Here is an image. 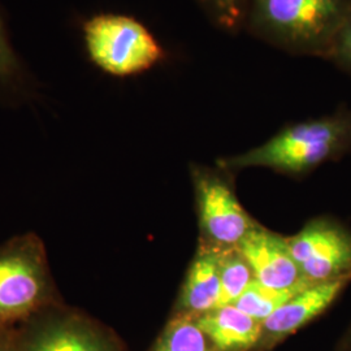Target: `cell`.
Listing matches in <instances>:
<instances>
[{
    "mask_svg": "<svg viewBox=\"0 0 351 351\" xmlns=\"http://www.w3.org/2000/svg\"><path fill=\"white\" fill-rule=\"evenodd\" d=\"M350 285L351 277H343L313 284L295 293L262 323V336L255 351L271 350L281 341L326 314Z\"/></svg>",
    "mask_w": 351,
    "mask_h": 351,
    "instance_id": "obj_8",
    "label": "cell"
},
{
    "mask_svg": "<svg viewBox=\"0 0 351 351\" xmlns=\"http://www.w3.org/2000/svg\"><path fill=\"white\" fill-rule=\"evenodd\" d=\"M88 60L106 75L129 78L163 63L167 50L136 17L123 13H97L82 24Z\"/></svg>",
    "mask_w": 351,
    "mask_h": 351,
    "instance_id": "obj_4",
    "label": "cell"
},
{
    "mask_svg": "<svg viewBox=\"0 0 351 351\" xmlns=\"http://www.w3.org/2000/svg\"><path fill=\"white\" fill-rule=\"evenodd\" d=\"M197 323L216 351H252L262 336V323L234 304L197 316Z\"/></svg>",
    "mask_w": 351,
    "mask_h": 351,
    "instance_id": "obj_11",
    "label": "cell"
},
{
    "mask_svg": "<svg viewBox=\"0 0 351 351\" xmlns=\"http://www.w3.org/2000/svg\"><path fill=\"white\" fill-rule=\"evenodd\" d=\"M0 351H20L17 326H0Z\"/></svg>",
    "mask_w": 351,
    "mask_h": 351,
    "instance_id": "obj_18",
    "label": "cell"
},
{
    "mask_svg": "<svg viewBox=\"0 0 351 351\" xmlns=\"http://www.w3.org/2000/svg\"><path fill=\"white\" fill-rule=\"evenodd\" d=\"M351 0H249L245 30L278 50L326 59Z\"/></svg>",
    "mask_w": 351,
    "mask_h": 351,
    "instance_id": "obj_2",
    "label": "cell"
},
{
    "mask_svg": "<svg viewBox=\"0 0 351 351\" xmlns=\"http://www.w3.org/2000/svg\"><path fill=\"white\" fill-rule=\"evenodd\" d=\"M326 60L351 75V11L335 38Z\"/></svg>",
    "mask_w": 351,
    "mask_h": 351,
    "instance_id": "obj_17",
    "label": "cell"
},
{
    "mask_svg": "<svg viewBox=\"0 0 351 351\" xmlns=\"http://www.w3.org/2000/svg\"><path fill=\"white\" fill-rule=\"evenodd\" d=\"M351 154V108L291 123L271 138L249 150L216 159L215 163L239 173L263 168L277 175L301 180L322 165L339 162Z\"/></svg>",
    "mask_w": 351,
    "mask_h": 351,
    "instance_id": "obj_1",
    "label": "cell"
},
{
    "mask_svg": "<svg viewBox=\"0 0 351 351\" xmlns=\"http://www.w3.org/2000/svg\"><path fill=\"white\" fill-rule=\"evenodd\" d=\"M304 288L306 287L280 290L264 287L254 280L250 287L246 289V291L234 303V306H237L241 311L249 315L252 319L263 323L278 307H281L295 293Z\"/></svg>",
    "mask_w": 351,
    "mask_h": 351,
    "instance_id": "obj_15",
    "label": "cell"
},
{
    "mask_svg": "<svg viewBox=\"0 0 351 351\" xmlns=\"http://www.w3.org/2000/svg\"><path fill=\"white\" fill-rule=\"evenodd\" d=\"M337 351H351V326H349L348 332L345 333L342 341L339 342V350Z\"/></svg>",
    "mask_w": 351,
    "mask_h": 351,
    "instance_id": "obj_19",
    "label": "cell"
},
{
    "mask_svg": "<svg viewBox=\"0 0 351 351\" xmlns=\"http://www.w3.org/2000/svg\"><path fill=\"white\" fill-rule=\"evenodd\" d=\"M189 172L198 219V242L221 251L239 247L259 221L237 197V175L216 163H191Z\"/></svg>",
    "mask_w": 351,
    "mask_h": 351,
    "instance_id": "obj_5",
    "label": "cell"
},
{
    "mask_svg": "<svg viewBox=\"0 0 351 351\" xmlns=\"http://www.w3.org/2000/svg\"><path fill=\"white\" fill-rule=\"evenodd\" d=\"M217 30L237 36L245 30L249 0H193Z\"/></svg>",
    "mask_w": 351,
    "mask_h": 351,
    "instance_id": "obj_16",
    "label": "cell"
},
{
    "mask_svg": "<svg viewBox=\"0 0 351 351\" xmlns=\"http://www.w3.org/2000/svg\"><path fill=\"white\" fill-rule=\"evenodd\" d=\"M63 302L42 239L26 232L0 245V326H16Z\"/></svg>",
    "mask_w": 351,
    "mask_h": 351,
    "instance_id": "obj_3",
    "label": "cell"
},
{
    "mask_svg": "<svg viewBox=\"0 0 351 351\" xmlns=\"http://www.w3.org/2000/svg\"><path fill=\"white\" fill-rule=\"evenodd\" d=\"M221 252L198 242L197 251L178 289L172 315L199 316L219 307Z\"/></svg>",
    "mask_w": 351,
    "mask_h": 351,
    "instance_id": "obj_10",
    "label": "cell"
},
{
    "mask_svg": "<svg viewBox=\"0 0 351 351\" xmlns=\"http://www.w3.org/2000/svg\"><path fill=\"white\" fill-rule=\"evenodd\" d=\"M39 82L13 45L0 7V103L23 106L39 98Z\"/></svg>",
    "mask_w": 351,
    "mask_h": 351,
    "instance_id": "obj_12",
    "label": "cell"
},
{
    "mask_svg": "<svg viewBox=\"0 0 351 351\" xmlns=\"http://www.w3.org/2000/svg\"><path fill=\"white\" fill-rule=\"evenodd\" d=\"M150 351H216L197 316L172 315Z\"/></svg>",
    "mask_w": 351,
    "mask_h": 351,
    "instance_id": "obj_13",
    "label": "cell"
},
{
    "mask_svg": "<svg viewBox=\"0 0 351 351\" xmlns=\"http://www.w3.org/2000/svg\"><path fill=\"white\" fill-rule=\"evenodd\" d=\"M20 351H123L110 329L63 302L17 326Z\"/></svg>",
    "mask_w": 351,
    "mask_h": 351,
    "instance_id": "obj_6",
    "label": "cell"
},
{
    "mask_svg": "<svg viewBox=\"0 0 351 351\" xmlns=\"http://www.w3.org/2000/svg\"><path fill=\"white\" fill-rule=\"evenodd\" d=\"M237 249L250 265L255 281L264 287L285 290L313 285L303 277L295 263L289 247L288 237L261 223Z\"/></svg>",
    "mask_w": 351,
    "mask_h": 351,
    "instance_id": "obj_9",
    "label": "cell"
},
{
    "mask_svg": "<svg viewBox=\"0 0 351 351\" xmlns=\"http://www.w3.org/2000/svg\"><path fill=\"white\" fill-rule=\"evenodd\" d=\"M288 237L291 255L310 284L351 277V226L332 215H319Z\"/></svg>",
    "mask_w": 351,
    "mask_h": 351,
    "instance_id": "obj_7",
    "label": "cell"
},
{
    "mask_svg": "<svg viewBox=\"0 0 351 351\" xmlns=\"http://www.w3.org/2000/svg\"><path fill=\"white\" fill-rule=\"evenodd\" d=\"M250 265L239 249L221 252L220 258V306L234 304L254 281Z\"/></svg>",
    "mask_w": 351,
    "mask_h": 351,
    "instance_id": "obj_14",
    "label": "cell"
}]
</instances>
